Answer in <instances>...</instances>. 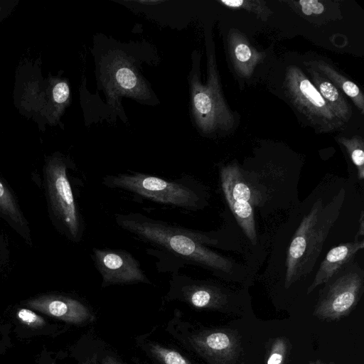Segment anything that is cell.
<instances>
[{
    "instance_id": "6da1fadb",
    "label": "cell",
    "mask_w": 364,
    "mask_h": 364,
    "mask_svg": "<svg viewBox=\"0 0 364 364\" xmlns=\"http://www.w3.org/2000/svg\"><path fill=\"white\" fill-rule=\"evenodd\" d=\"M118 224L140 238L220 274L226 279H240L246 269L204 244L213 243L206 236L141 216L122 215Z\"/></svg>"
},
{
    "instance_id": "7a4b0ae2",
    "label": "cell",
    "mask_w": 364,
    "mask_h": 364,
    "mask_svg": "<svg viewBox=\"0 0 364 364\" xmlns=\"http://www.w3.org/2000/svg\"><path fill=\"white\" fill-rule=\"evenodd\" d=\"M343 199V191L326 205L321 198H318L302 218L287 251L285 287H289L311 271L325 239L338 215Z\"/></svg>"
},
{
    "instance_id": "3957f363",
    "label": "cell",
    "mask_w": 364,
    "mask_h": 364,
    "mask_svg": "<svg viewBox=\"0 0 364 364\" xmlns=\"http://www.w3.org/2000/svg\"><path fill=\"white\" fill-rule=\"evenodd\" d=\"M189 82L192 113L199 129L205 134L231 130L235 117L223 96L213 55H208L206 84L200 82L196 72L191 73Z\"/></svg>"
},
{
    "instance_id": "277c9868",
    "label": "cell",
    "mask_w": 364,
    "mask_h": 364,
    "mask_svg": "<svg viewBox=\"0 0 364 364\" xmlns=\"http://www.w3.org/2000/svg\"><path fill=\"white\" fill-rule=\"evenodd\" d=\"M43 186L53 223L68 238L78 241L82 232L80 218L63 161L55 159L47 164Z\"/></svg>"
},
{
    "instance_id": "5b68a950",
    "label": "cell",
    "mask_w": 364,
    "mask_h": 364,
    "mask_svg": "<svg viewBox=\"0 0 364 364\" xmlns=\"http://www.w3.org/2000/svg\"><path fill=\"white\" fill-rule=\"evenodd\" d=\"M284 87L294 107L318 132H333L344 125L299 67H287Z\"/></svg>"
},
{
    "instance_id": "8992f818",
    "label": "cell",
    "mask_w": 364,
    "mask_h": 364,
    "mask_svg": "<svg viewBox=\"0 0 364 364\" xmlns=\"http://www.w3.org/2000/svg\"><path fill=\"white\" fill-rule=\"evenodd\" d=\"M105 184L135 193L158 203L181 208H196L198 201L197 195L189 188L143 173L108 176L105 178Z\"/></svg>"
},
{
    "instance_id": "52a82bcc",
    "label": "cell",
    "mask_w": 364,
    "mask_h": 364,
    "mask_svg": "<svg viewBox=\"0 0 364 364\" xmlns=\"http://www.w3.org/2000/svg\"><path fill=\"white\" fill-rule=\"evenodd\" d=\"M324 284L315 314L323 318H339L358 301L363 287V270L352 260Z\"/></svg>"
},
{
    "instance_id": "ba28073f",
    "label": "cell",
    "mask_w": 364,
    "mask_h": 364,
    "mask_svg": "<svg viewBox=\"0 0 364 364\" xmlns=\"http://www.w3.org/2000/svg\"><path fill=\"white\" fill-rule=\"evenodd\" d=\"M100 72V79L113 107H118L119 100L124 96L139 100L150 97L149 87L124 53L109 52L101 62Z\"/></svg>"
},
{
    "instance_id": "9c48e42d",
    "label": "cell",
    "mask_w": 364,
    "mask_h": 364,
    "mask_svg": "<svg viewBox=\"0 0 364 364\" xmlns=\"http://www.w3.org/2000/svg\"><path fill=\"white\" fill-rule=\"evenodd\" d=\"M221 186L230 208L238 224L250 242H257L256 225L254 216L253 193L240 168L235 165L220 170Z\"/></svg>"
},
{
    "instance_id": "30bf717a",
    "label": "cell",
    "mask_w": 364,
    "mask_h": 364,
    "mask_svg": "<svg viewBox=\"0 0 364 364\" xmlns=\"http://www.w3.org/2000/svg\"><path fill=\"white\" fill-rule=\"evenodd\" d=\"M93 260L102 277V286L149 283L139 262L124 250L93 249Z\"/></svg>"
},
{
    "instance_id": "8fae6325",
    "label": "cell",
    "mask_w": 364,
    "mask_h": 364,
    "mask_svg": "<svg viewBox=\"0 0 364 364\" xmlns=\"http://www.w3.org/2000/svg\"><path fill=\"white\" fill-rule=\"evenodd\" d=\"M25 305L47 316L74 325L93 323V311L78 299L60 294H43L27 300Z\"/></svg>"
},
{
    "instance_id": "7c38bea8",
    "label": "cell",
    "mask_w": 364,
    "mask_h": 364,
    "mask_svg": "<svg viewBox=\"0 0 364 364\" xmlns=\"http://www.w3.org/2000/svg\"><path fill=\"white\" fill-rule=\"evenodd\" d=\"M168 297L197 309H220L228 301V294L224 289L214 284L198 281H190L173 287Z\"/></svg>"
},
{
    "instance_id": "4fadbf2b",
    "label": "cell",
    "mask_w": 364,
    "mask_h": 364,
    "mask_svg": "<svg viewBox=\"0 0 364 364\" xmlns=\"http://www.w3.org/2000/svg\"><path fill=\"white\" fill-rule=\"evenodd\" d=\"M134 341L149 364H196L183 349L161 341L152 332L138 335Z\"/></svg>"
},
{
    "instance_id": "5bb4252c",
    "label": "cell",
    "mask_w": 364,
    "mask_h": 364,
    "mask_svg": "<svg viewBox=\"0 0 364 364\" xmlns=\"http://www.w3.org/2000/svg\"><path fill=\"white\" fill-rule=\"evenodd\" d=\"M230 58L235 73L241 77L252 76L265 54L255 49L246 37L235 29L230 31L228 38Z\"/></svg>"
},
{
    "instance_id": "9a60e30c",
    "label": "cell",
    "mask_w": 364,
    "mask_h": 364,
    "mask_svg": "<svg viewBox=\"0 0 364 364\" xmlns=\"http://www.w3.org/2000/svg\"><path fill=\"white\" fill-rule=\"evenodd\" d=\"M363 247V240H358L341 244L330 250L321 262L307 292L310 293L318 286L325 284L341 269L350 262Z\"/></svg>"
},
{
    "instance_id": "2e32d148",
    "label": "cell",
    "mask_w": 364,
    "mask_h": 364,
    "mask_svg": "<svg viewBox=\"0 0 364 364\" xmlns=\"http://www.w3.org/2000/svg\"><path fill=\"white\" fill-rule=\"evenodd\" d=\"M0 218L28 245H32L29 223L14 192L0 178Z\"/></svg>"
},
{
    "instance_id": "e0dca14e",
    "label": "cell",
    "mask_w": 364,
    "mask_h": 364,
    "mask_svg": "<svg viewBox=\"0 0 364 364\" xmlns=\"http://www.w3.org/2000/svg\"><path fill=\"white\" fill-rule=\"evenodd\" d=\"M307 70L311 75L313 85L331 110L343 123L348 122L352 116V110L341 92L316 70Z\"/></svg>"
},
{
    "instance_id": "ac0fdd59",
    "label": "cell",
    "mask_w": 364,
    "mask_h": 364,
    "mask_svg": "<svg viewBox=\"0 0 364 364\" xmlns=\"http://www.w3.org/2000/svg\"><path fill=\"white\" fill-rule=\"evenodd\" d=\"M310 68L318 70L326 76L328 80L341 92L353 101L356 107L364 114V96L359 87L344 77L329 63L323 60H311L304 63Z\"/></svg>"
},
{
    "instance_id": "d6986e66",
    "label": "cell",
    "mask_w": 364,
    "mask_h": 364,
    "mask_svg": "<svg viewBox=\"0 0 364 364\" xmlns=\"http://www.w3.org/2000/svg\"><path fill=\"white\" fill-rule=\"evenodd\" d=\"M338 141L346 148L350 159L357 168L358 178H364V142L360 136L350 138L340 137Z\"/></svg>"
},
{
    "instance_id": "ffe728a7",
    "label": "cell",
    "mask_w": 364,
    "mask_h": 364,
    "mask_svg": "<svg viewBox=\"0 0 364 364\" xmlns=\"http://www.w3.org/2000/svg\"><path fill=\"white\" fill-rule=\"evenodd\" d=\"M219 3L231 9H244L255 14L261 20L265 21L272 14L271 9L266 5V1L259 0H221Z\"/></svg>"
},
{
    "instance_id": "44dd1931",
    "label": "cell",
    "mask_w": 364,
    "mask_h": 364,
    "mask_svg": "<svg viewBox=\"0 0 364 364\" xmlns=\"http://www.w3.org/2000/svg\"><path fill=\"white\" fill-rule=\"evenodd\" d=\"M16 316L21 323L32 328H41L46 324V320L41 316L29 309H18Z\"/></svg>"
},
{
    "instance_id": "7402d4cb",
    "label": "cell",
    "mask_w": 364,
    "mask_h": 364,
    "mask_svg": "<svg viewBox=\"0 0 364 364\" xmlns=\"http://www.w3.org/2000/svg\"><path fill=\"white\" fill-rule=\"evenodd\" d=\"M299 9L306 16L319 15L326 9L323 1L318 0H300L298 1H289Z\"/></svg>"
},
{
    "instance_id": "603a6c76",
    "label": "cell",
    "mask_w": 364,
    "mask_h": 364,
    "mask_svg": "<svg viewBox=\"0 0 364 364\" xmlns=\"http://www.w3.org/2000/svg\"><path fill=\"white\" fill-rule=\"evenodd\" d=\"M285 346L282 341H277L272 348L267 364H282L284 358Z\"/></svg>"
},
{
    "instance_id": "cb8c5ba5",
    "label": "cell",
    "mask_w": 364,
    "mask_h": 364,
    "mask_svg": "<svg viewBox=\"0 0 364 364\" xmlns=\"http://www.w3.org/2000/svg\"><path fill=\"white\" fill-rule=\"evenodd\" d=\"M70 97V89L65 82L57 83L53 89V97L58 104H63L68 101Z\"/></svg>"
},
{
    "instance_id": "d4e9b609",
    "label": "cell",
    "mask_w": 364,
    "mask_h": 364,
    "mask_svg": "<svg viewBox=\"0 0 364 364\" xmlns=\"http://www.w3.org/2000/svg\"><path fill=\"white\" fill-rule=\"evenodd\" d=\"M98 364H124L113 352L108 350L98 349Z\"/></svg>"
},
{
    "instance_id": "484cf974",
    "label": "cell",
    "mask_w": 364,
    "mask_h": 364,
    "mask_svg": "<svg viewBox=\"0 0 364 364\" xmlns=\"http://www.w3.org/2000/svg\"><path fill=\"white\" fill-rule=\"evenodd\" d=\"M98 349L84 358L79 364H98Z\"/></svg>"
},
{
    "instance_id": "4316f807",
    "label": "cell",
    "mask_w": 364,
    "mask_h": 364,
    "mask_svg": "<svg viewBox=\"0 0 364 364\" xmlns=\"http://www.w3.org/2000/svg\"><path fill=\"white\" fill-rule=\"evenodd\" d=\"M363 211L361 210V213H360V218H359V228H358V230L355 235V240L354 241H358V237H363L364 235V223H363Z\"/></svg>"
},
{
    "instance_id": "83f0119b",
    "label": "cell",
    "mask_w": 364,
    "mask_h": 364,
    "mask_svg": "<svg viewBox=\"0 0 364 364\" xmlns=\"http://www.w3.org/2000/svg\"><path fill=\"white\" fill-rule=\"evenodd\" d=\"M6 262V246L0 240V269Z\"/></svg>"
},
{
    "instance_id": "f1b7e54d",
    "label": "cell",
    "mask_w": 364,
    "mask_h": 364,
    "mask_svg": "<svg viewBox=\"0 0 364 364\" xmlns=\"http://www.w3.org/2000/svg\"><path fill=\"white\" fill-rule=\"evenodd\" d=\"M136 2L138 3H140V4H146V5H155V4H161L162 2H164V1H159V0H143V1H136Z\"/></svg>"
},
{
    "instance_id": "f546056e",
    "label": "cell",
    "mask_w": 364,
    "mask_h": 364,
    "mask_svg": "<svg viewBox=\"0 0 364 364\" xmlns=\"http://www.w3.org/2000/svg\"><path fill=\"white\" fill-rule=\"evenodd\" d=\"M310 364H323L320 360H316L315 362H311Z\"/></svg>"
}]
</instances>
